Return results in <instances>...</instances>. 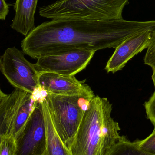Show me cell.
Returning a JSON list of instances; mask_svg holds the SVG:
<instances>
[{"label": "cell", "instance_id": "obj_5", "mask_svg": "<svg viewBox=\"0 0 155 155\" xmlns=\"http://www.w3.org/2000/svg\"><path fill=\"white\" fill-rule=\"evenodd\" d=\"M23 52L13 47L0 57V71L15 89L33 94L40 88L39 73Z\"/></svg>", "mask_w": 155, "mask_h": 155}, {"label": "cell", "instance_id": "obj_21", "mask_svg": "<svg viewBox=\"0 0 155 155\" xmlns=\"http://www.w3.org/2000/svg\"><path fill=\"white\" fill-rule=\"evenodd\" d=\"M153 71V74H152V79H153V83L154 86L155 88V69L152 70Z\"/></svg>", "mask_w": 155, "mask_h": 155}, {"label": "cell", "instance_id": "obj_6", "mask_svg": "<svg viewBox=\"0 0 155 155\" xmlns=\"http://www.w3.org/2000/svg\"><path fill=\"white\" fill-rule=\"evenodd\" d=\"M35 97L31 114L16 138L15 155H43L46 145V131L40 98Z\"/></svg>", "mask_w": 155, "mask_h": 155}, {"label": "cell", "instance_id": "obj_9", "mask_svg": "<svg viewBox=\"0 0 155 155\" xmlns=\"http://www.w3.org/2000/svg\"><path fill=\"white\" fill-rule=\"evenodd\" d=\"M152 31H145L133 35L115 48L106 65L107 72L115 73L121 71L133 57L147 49L152 40Z\"/></svg>", "mask_w": 155, "mask_h": 155}, {"label": "cell", "instance_id": "obj_7", "mask_svg": "<svg viewBox=\"0 0 155 155\" xmlns=\"http://www.w3.org/2000/svg\"><path fill=\"white\" fill-rule=\"evenodd\" d=\"M95 52L74 49L39 57L35 64L38 73L50 72L74 76L85 69Z\"/></svg>", "mask_w": 155, "mask_h": 155}, {"label": "cell", "instance_id": "obj_14", "mask_svg": "<svg viewBox=\"0 0 155 155\" xmlns=\"http://www.w3.org/2000/svg\"><path fill=\"white\" fill-rule=\"evenodd\" d=\"M106 155H153L141 149L136 141L130 142L125 136L110 148Z\"/></svg>", "mask_w": 155, "mask_h": 155}, {"label": "cell", "instance_id": "obj_3", "mask_svg": "<svg viewBox=\"0 0 155 155\" xmlns=\"http://www.w3.org/2000/svg\"><path fill=\"white\" fill-rule=\"evenodd\" d=\"M129 0H58L41 7L39 14L51 20L110 21L123 19Z\"/></svg>", "mask_w": 155, "mask_h": 155}, {"label": "cell", "instance_id": "obj_19", "mask_svg": "<svg viewBox=\"0 0 155 155\" xmlns=\"http://www.w3.org/2000/svg\"><path fill=\"white\" fill-rule=\"evenodd\" d=\"M9 13V6L5 0H0V20H5Z\"/></svg>", "mask_w": 155, "mask_h": 155}, {"label": "cell", "instance_id": "obj_2", "mask_svg": "<svg viewBox=\"0 0 155 155\" xmlns=\"http://www.w3.org/2000/svg\"><path fill=\"white\" fill-rule=\"evenodd\" d=\"M112 111L105 97L95 96L89 102L70 148L72 155H106L121 139V128Z\"/></svg>", "mask_w": 155, "mask_h": 155}, {"label": "cell", "instance_id": "obj_11", "mask_svg": "<svg viewBox=\"0 0 155 155\" xmlns=\"http://www.w3.org/2000/svg\"><path fill=\"white\" fill-rule=\"evenodd\" d=\"M38 0H16L15 16L11 26L24 36L35 28V14Z\"/></svg>", "mask_w": 155, "mask_h": 155}, {"label": "cell", "instance_id": "obj_4", "mask_svg": "<svg viewBox=\"0 0 155 155\" xmlns=\"http://www.w3.org/2000/svg\"><path fill=\"white\" fill-rule=\"evenodd\" d=\"M45 98L54 128L70 150L90 101L77 96L46 94Z\"/></svg>", "mask_w": 155, "mask_h": 155}, {"label": "cell", "instance_id": "obj_12", "mask_svg": "<svg viewBox=\"0 0 155 155\" xmlns=\"http://www.w3.org/2000/svg\"><path fill=\"white\" fill-rule=\"evenodd\" d=\"M45 95L40 97L45 120L46 145L43 155H72L57 134L51 118Z\"/></svg>", "mask_w": 155, "mask_h": 155}, {"label": "cell", "instance_id": "obj_18", "mask_svg": "<svg viewBox=\"0 0 155 155\" xmlns=\"http://www.w3.org/2000/svg\"><path fill=\"white\" fill-rule=\"evenodd\" d=\"M144 107L147 119L150 120L155 128V91L149 100L145 103Z\"/></svg>", "mask_w": 155, "mask_h": 155}, {"label": "cell", "instance_id": "obj_8", "mask_svg": "<svg viewBox=\"0 0 155 155\" xmlns=\"http://www.w3.org/2000/svg\"><path fill=\"white\" fill-rule=\"evenodd\" d=\"M39 80L40 87L46 94L77 96L89 101L95 97L91 87L75 76L41 72L39 73Z\"/></svg>", "mask_w": 155, "mask_h": 155}, {"label": "cell", "instance_id": "obj_16", "mask_svg": "<svg viewBox=\"0 0 155 155\" xmlns=\"http://www.w3.org/2000/svg\"><path fill=\"white\" fill-rule=\"evenodd\" d=\"M136 141L141 149L150 154L155 155V128L145 139Z\"/></svg>", "mask_w": 155, "mask_h": 155}, {"label": "cell", "instance_id": "obj_15", "mask_svg": "<svg viewBox=\"0 0 155 155\" xmlns=\"http://www.w3.org/2000/svg\"><path fill=\"white\" fill-rule=\"evenodd\" d=\"M16 147L15 137L10 134L5 135L0 144V155H15Z\"/></svg>", "mask_w": 155, "mask_h": 155}, {"label": "cell", "instance_id": "obj_1", "mask_svg": "<svg viewBox=\"0 0 155 155\" xmlns=\"http://www.w3.org/2000/svg\"><path fill=\"white\" fill-rule=\"evenodd\" d=\"M155 29V20L137 21L52 20L31 31L21 42L24 53L33 59L74 49L95 52L115 48L129 37Z\"/></svg>", "mask_w": 155, "mask_h": 155}, {"label": "cell", "instance_id": "obj_17", "mask_svg": "<svg viewBox=\"0 0 155 155\" xmlns=\"http://www.w3.org/2000/svg\"><path fill=\"white\" fill-rule=\"evenodd\" d=\"M144 63L152 68L155 69V29L152 31L151 43L147 48L144 57Z\"/></svg>", "mask_w": 155, "mask_h": 155}, {"label": "cell", "instance_id": "obj_10", "mask_svg": "<svg viewBox=\"0 0 155 155\" xmlns=\"http://www.w3.org/2000/svg\"><path fill=\"white\" fill-rule=\"evenodd\" d=\"M29 94L15 89L0 103V144L5 135L11 134L18 111Z\"/></svg>", "mask_w": 155, "mask_h": 155}, {"label": "cell", "instance_id": "obj_20", "mask_svg": "<svg viewBox=\"0 0 155 155\" xmlns=\"http://www.w3.org/2000/svg\"><path fill=\"white\" fill-rule=\"evenodd\" d=\"M7 94H4L2 91L1 90V88H0V103L2 102V101L3 99L7 96Z\"/></svg>", "mask_w": 155, "mask_h": 155}, {"label": "cell", "instance_id": "obj_13", "mask_svg": "<svg viewBox=\"0 0 155 155\" xmlns=\"http://www.w3.org/2000/svg\"><path fill=\"white\" fill-rule=\"evenodd\" d=\"M35 100L33 95L29 93L18 111L11 133L15 139L22 131L31 114Z\"/></svg>", "mask_w": 155, "mask_h": 155}]
</instances>
